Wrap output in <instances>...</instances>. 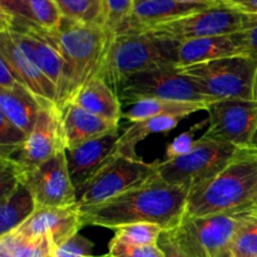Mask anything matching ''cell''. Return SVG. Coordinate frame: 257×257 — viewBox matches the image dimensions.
I'll list each match as a JSON object with an SVG mask.
<instances>
[{
	"label": "cell",
	"instance_id": "52a82bcc",
	"mask_svg": "<svg viewBox=\"0 0 257 257\" xmlns=\"http://www.w3.org/2000/svg\"><path fill=\"white\" fill-rule=\"evenodd\" d=\"M240 150L230 143L200 137L186 155L157 161L158 176L171 185L191 191L218 175Z\"/></svg>",
	"mask_w": 257,
	"mask_h": 257
},
{
	"label": "cell",
	"instance_id": "e0dca14e",
	"mask_svg": "<svg viewBox=\"0 0 257 257\" xmlns=\"http://www.w3.org/2000/svg\"><path fill=\"white\" fill-rule=\"evenodd\" d=\"M208 8L207 5L183 4L177 0H136L130 17L115 33H142L162 23Z\"/></svg>",
	"mask_w": 257,
	"mask_h": 257
},
{
	"label": "cell",
	"instance_id": "d6986e66",
	"mask_svg": "<svg viewBox=\"0 0 257 257\" xmlns=\"http://www.w3.org/2000/svg\"><path fill=\"white\" fill-rule=\"evenodd\" d=\"M62 117L65 150L118 131V124L92 114L74 103H69L63 108Z\"/></svg>",
	"mask_w": 257,
	"mask_h": 257
},
{
	"label": "cell",
	"instance_id": "7c38bea8",
	"mask_svg": "<svg viewBox=\"0 0 257 257\" xmlns=\"http://www.w3.org/2000/svg\"><path fill=\"white\" fill-rule=\"evenodd\" d=\"M208 124L201 137L230 143L238 148L252 147L257 132V100L223 99L208 103Z\"/></svg>",
	"mask_w": 257,
	"mask_h": 257
},
{
	"label": "cell",
	"instance_id": "e575fe53",
	"mask_svg": "<svg viewBox=\"0 0 257 257\" xmlns=\"http://www.w3.org/2000/svg\"><path fill=\"white\" fill-rule=\"evenodd\" d=\"M206 124H208L207 119L192 125L187 132L182 133V135H180L178 137H176L175 140L168 145L167 150H166V160H172V158L180 157V156H183L186 155V153L190 152L196 142L195 135L197 133L198 130L205 128Z\"/></svg>",
	"mask_w": 257,
	"mask_h": 257
},
{
	"label": "cell",
	"instance_id": "7bdbcfd3",
	"mask_svg": "<svg viewBox=\"0 0 257 257\" xmlns=\"http://www.w3.org/2000/svg\"><path fill=\"white\" fill-rule=\"evenodd\" d=\"M103 257H108V256H103Z\"/></svg>",
	"mask_w": 257,
	"mask_h": 257
},
{
	"label": "cell",
	"instance_id": "5bb4252c",
	"mask_svg": "<svg viewBox=\"0 0 257 257\" xmlns=\"http://www.w3.org/2000/svg\"><path fill=\"white\" fill-rule=\"evenodd\" d=\"M119 137V132L114 131L74 148L65 150L68 171L77 195L104 166L118 156Z\"/></svg>",
	"mask_w": 257,
	"mask_h": 257
},
{
	"label": "cell",
	"instance_id": "7a4b0ae2",
	"mask_svg": "<svg viewBox=\"0 0 257 257\" xmlns=\"http://www.w3.org/2000/svg\"><path fill=\"white\" fill-rule=\"evenodd\" d=\"M256 206L257 148L245 147L218 175L190 191L185 217L253 210Z\"/></svg>",
	"mask_w": 257,
	"mask_h": 257
},
{
	"label": "cell",
	"instance_id": "6da1fadb",
	"mask_svg": "<svg viewBox=\"0 0 257 257\" xmlns=\"http://www.w3.org/2000/svg\"><path fill=\"white\" fill-rule=\"evenodd\" d=\"M190 191L171 185L155 176L105 202L82 206L83 226H100L110 230L131 223H155L171 231L182 222Z\"/></svg>",
	"mask_w": 257,
	"mask_h": 257
},
{
	"label": "cell",
	"instance_id": "d4e9b609",
	"mask_svg": "<svg viewBox=\"0 0 257 257\" xmlns=\"http://www.w3.org/2000/svg\"><path fill=\"white\" fill-rule=\"evenodd\" d=\"M63 18L88 25L104 22V0H54Z\"/></svg>",
	"mask_w": 257,
	"mask_h": 257
},
{
	"label": "cell",
	"instance_id": "f1b7e54d",
	"mask_svg": "<svg viewBox=\"0 0 257 257\" xmlns=\"http://www.w3.org/2000/svg\"><path fill=\"white\" fill-rule=\"evenodd\" d=\"M136 0H104L103 28L114 35L130 17Z\"/></svg>",
	"mask_w": 257,
	"mask_h": 257
},
{
	"label": "cell",
	"instance_id": "603a6c76",
	"mask_svg": "<svg viewBox=\"0 0 257 257\" xmlns=\"http://www.w3.org/2000/svg\"><path fill=\"white\" fill-rule=\"evenodd\" d=\"M182 118L175 115H161L147 119L132 122V124L120 135L118 141L117 153L128 158H140L136 153V147L148 136L156 133H167L176 128Z\"/></svg>",
	"mask_w": 257,
	"mask_h": 257
},
{
	"label": "cell",
	"instance_id": "ac0fdd59",
	"mask_svg": "<svg viewBox=\"0 0 257 257\" xmlns=\"http://www.w3.org/2000/svg\"><path fill=\"white\" fill-rule=\"evenodd\" d=\"M235 55H243L237 32L227 35L190 39L181 42L178 45L177 67L183 68Z\"/></svg>",
	"mask_w": 257,
	"mask_h": 257
},
{
	"label": "cell",
	"instance_id": "4316f807",
	"mask_svg": "<svg viewBox=\"0 0 257 257\" xmlns=\"http://www.w3.org/2000/svg\"><path fill=\"white\" fill-rule=\"evenodd\" d=\"M5 237L9 240L14 257H54V247L45 237H24L15 231L5 235Z\"/></svg>",
	"mask_w": 257,
	"mask_h": 257
},
{
	"label": "cell",
	"instance_id": "7402d4cb",
	"mask_svg": "<svg viewBox=\"0 0 257 257\" xmlns=\"http://www.w3.org/2000/svg\"><path fill=\"white\" fill-rule=\"evenodd\" d=\"M207 105L205 103H187L146 98L131 103L125 112H123L122 118H125L130 122H137V120L161 117V115H175L183 119L193 113L206 110Z\"/></svg>",
	"mask_w": 257,
	"mask_h": 257
},
{
	"label": "cell",
	"instance_id": "277c9868",
	"mask_svg": "<svg viewBox=\"0 0 257 257\" xmlns=\"http://www.w3.org/2000/svg\"><path fill=\"white\" fill-rule=\"evenodd\" d=\"M180 42L151 33L113 35L99 75L117 93L128 77L146 70L177 65Z\"/></svg>",
	"mask_w": 257,
	"mask_h": 257
},
{
	"label": "cell",
	"instance_id": "8d00e7d4",
	"mask_svg": "<svg viewBox=\"0 0 257 257\" xmlns=\"http://www.w3.org/2000/svg\"><path fill=\"white\" fill-rule=\"evenodd\" d=\"M220 4L246 17H257V0H220Z\"/></svg>",
	"mask_w": 257,
	"mask_h": 257
},
{
	"label": "cell",
	"instance_id": "9a60e30c",
	"mask_svg": "<svg viewBox=\"0 0 257 257\" xmlns=\"http://www.w3.org/2000/svg\"><path fill=\"white\" fill-rule=\"evenodd\" d=\"M82 227L80 207L77 203L67 207L37 208L15 232L29 238L45 237L55 248L77 235Z\"/></svg>",
	"mask_w": 257,
	"mask_h": 257
},
{
	"label": "cell",
	"instance_id": "d590c367",
	"mask_svg": "<svg viewBox=\"0 0 257 257\" xmlns=\"http://www.w3.org/2000/svg\"><path fill=\"white\" fill-rule=\"evenodd\" d=\"M243 55L257 62V17H246L242 29L237 32Z\"/></svg>",
	"mask_w": 257,
	"mask_h": 257
},
{
	"label": "cell",
	"instance_id": "f35d334b",
	"mask_svg": "<svg viewBox=\"0 0 257 257\" xmlns=\"http://www.w3.org/2000/svg\"><path fill=\"white\" fill-rule=\"evenodd\" d=\"M19 79L4 58L0 57V89H9L19 84Z\"/></svg>",
	"mask_w": 257,
	"mask_h": 257
},
{
	"label": "cell",
	"instance_id": "5b68a950",
	"mask_svg": "<svg viewBox=\"0 0 257 257\" xmlns=\"http://www.w3.org/2000/svg\"><path fill=\"white\" fill-rule=\"evenodd\" d=\"M255 210L185 217L177 227L165 232L192 257H232L236 236Z\"/></svg>",
	"mask_w": 257,
	"mask_h": 257
},
{
	"label": "cell",
	"instance_id": "4fadbf2b",
	"mask_svg": "<svg viewBox=\"0 0 257 257\" xmlns=\"http://www.w3.org/2000/svg\"><path fill=\"white\" fill-rule=\"evenodd\" d=\"M20 182L28 188L37 208L67 207L78 203L65 152L20 176Z\"/></svg>",
	"mask_w": 257,
	"mask_h": 257
},
{
	"label": "cell",
	"instance_id": "484cf974",
	"mask_svg": "<svg viewBox=\"0 0 257 257\" xmlns=\"http://www.w3.org/2000/svg\"><path fill=\"white\" fill-rule=\"evenodd\" d=\"M163 228L155 223L140 222L120 226L114 230V240L132 246L158 245Z\"/></svg>",
	"mask_w": 257,
	"mask_h": 257
},
{
	"label": "cell",
	"instance_id": "b9f144b4",
	"mask_svg": "<svg viewBox=\"0 0 257 257\" xmlns=\"http://www.w3.org/2000/svg\"><path fill=\"white\" fill-rule=\"evenodd\" d=\"M255 99L257 100V83H256V90H255ZM252 147H256V148H257V132H256L255 137H253V141H252Z\"/></svg>",
	"mask_w": 257,
	"mask_h": 257
},
{
	"label": "cell",
	"instance_id": "f546056e",
	"mask_svg": "<svg viewBox=\"0 0 257 257\" xmlns=\"http://www.w3.org/2000/svg\"><path fill=\"white\" fill-rule=\"evenodd\" d=\"M35 23L45 32H54L59 27L62 14L54 0H30Z\"/></svg>",
	"mask_w": 257,
	"mask_h": 257
},
{
	"label": "cell",
	"instance_id": "ba28073f",
	"mask_svg": "<svg viewBox=\"0 0 257 257\" xmlns=\"http://www.w3.org/2000/svg\"><path fill=\"white\" fill-rule=\"evenodd\" d=\"M119 99L136 102L140 99H166L176 102L205 103L211 100L200 87L181 72L177 65L156 68L128 77L117 90Z\"/></svg>",
	"mask_w": 257,
	"mask_h": 257
},
{
	"label": "cell",
	"instance_id": "30bf717a",
	"mask_svg": "<svg viewBox=\"0 0 257 257\" xmlns=\"http://www.w3.org/2000/svg\"><path fill=\"white\" fill-rule=\"evenodd\" d=\"M157 175V161L148 163L141 158L118 155L80 190L78 205L82 207L105 202Z\"/></svg>",
	"mask_w": 257,
	"mask_h": 257
},
{
	"label": "cell",
	"instance_id": "d6a6232c",
	"mask_svg": "<svg viewBox=\"0 0 257 257\" xmlns=\"http://www.w3.org/2000/svg\"><path fill=\"white\" fill-rule=\"evenodd\" d=\"M108 257H166L160 245L132 246L112 238L108 245Z\"/></svg>",
	"mask_w": 257,
	"mask_h": 257
},
{
	"label": "cell",
	"instance_id": "ee69618b",
	"mask_svg": "<svg viewBox=\"0 0 257 257\" xmlns=\"http://www.w3.org/2000/svg\"><path fill=\"white\" fill-rule=\"evenodd\" d=\"M256 210H257V206H256Z\"/></svg>",
	"mask_w": 257,
	"mask_h": 257
},
{
	"label": "cell",
	"instance_id": "4dcf8cb0",
	"mask_svg": "<svg viewBox=\"0 0 257 257\" xmlns=\"http://www.w3.org/2000/svg\"><path fill=\"white\" fill-rule=\"evenodd\" d=\"M2 22H19L35 24L30 0H0Z\"/></svg>",
	"mask_w": 257,
	"mask_h": 257
},
{
	"label": "cell",
	"instance_id": "2e32d148",
	"mask_svg": "<svg viewBox=\"0 0 257 257\" xmlns=\"http://www.w3.org/2000/svg\"><path fill=\"white\" fill-rule=\"evenodd\" d=\"M0 57L4 58L12 67L19 82L34 93L43 103L58 105V90L55 85L20 49L7 30H0Z\"/></svg>",
	"mask_w": 257,
	"mask_h": 257
},
{
	"label": "cell",
	"instance_id": "836d02e7",
	"mask_svg": "<svg viewBox=\"0 0 257 257\" xmlns=\"http://www.w3.org/2000/svg\"><path fill=\"white\" fill-rule=\"evenodd\" d=\"M94 243L79 232L54 248V257H95Z\"/></svg>",
	"mask_w": 257,
	"mask_h": 257
},
{
	"label": "cell",
	"instance_id": "cb8c5ba5",
	"mask_svg": "<svg viewBox=\"0 0 257 257\" xmlns=\"http://www.w3.org/2000/svg\"><path fill=\"white\" fill-rule=\"evenodd\" d=\"M37 210V205L24 185L2 200L0 206V237L14 232Z\"/></svg>",
	"mask_w": 257,
	"mask_h": 257
},
{
	"label": "cell",
	"instance_id": "74e56055",
	"mask_svg": "<svg viewBox=\"0 0 257 257\" xmlns=\"http://www.w3.org/2000/svg\"><path fill=\"white\" fill-rule=\"evenodd\" d=\"M158 245H160V247L163 250L166 257H192L191 255H188L185 250H182V248L168 236V233L165 232V231H163V233L161 235Z\"/></svg>",
	"mask_w": 257,
	"mask_h": 257
},
{
	"label": "cell",
	"instance_id": "ffe728a7",
	"mask_svg": "<svg viewBox=\"0 0 257 257\" xmlns=\"http://www.w3.org/2000/svg\"><path fill=\"white\" fill-rule=\"evenodd\" d=\"M69 103L79 105L92 114L118 124L122 118L120 100L117 93L100 77L88 80L72 98Z\"/></svg>",
	"mask_w": 257,
	"mask_h": 257
},
{
	"label": "cell",
	"instance_id": "9c48e42d",
	"mask_svg": "<svg viewBox=\"0 0 257 257\" xmlns=\"http://www.w3.org/2000/svg\"><path fill=\"white\" fill-rule=\"evenodd\" d=\"M65 152L62 109L57 104L43 105L37 123L27 140L0 161L10 163L20 176Z\"/></svg>",
	"mask_w": 257,
	"mask_h": 257
},
{
	"label": "cell",
	"instance_id": "8992f818",
	"mask_svg": "<svg viewBox=\"0 0 257 257\" xmlns=\"http://www.w3.org/2000/svg\"><path fill=\"white\" fill-rule=\"evenodd\" d=\"M211 100L255 99L257 62L247 55L221 58L180 68Z\"/></svg>",
	"mask_w": 257,
	"mask_h": 257
},
{
	"label": "cell",
	"instance_id": "8fae6325",
	"mask_svg": "<svg viewBox=\"0 0 257 257\" xmlns=\"http://www.w3.org/2000/svg\"><path fill=\"white\" fill-rule=\"evenodd\" d=\"M245 19L246 15L222 4H216L158 24L142 33H151L181 43L198 38L233 34L242 29Z\"/></svg>",
	"mask_w": 257,
	"mask_h": 257
},
{
	"label": "cell",
	"instance_id": "ab89813d",
	"mask_svg": "<svg viewBox=\"0 0 257 257\" xmlns=\"http://www.w3.org/2000/svg\"><path fill=\"white\" fill-rule=\"evenodd\" d=\"M0 257H14L9 240L5 236L0 237Z\"/></svg>",
	"mask_w": 257,
	"mask_h": 257
},
{
	"label": "cell",
	"instance_id": "60d3db41",
	"mask_svg": "<svg viewBox=\"0 0 257 257\" xmlns=\"http://www.w3.org/2000/svg\"><path fill=\"white\" fill-rule=\"evenodd\" d=\"M177 2L183 3V4H193V5H211L220 4V0H177Z\"/></svg>",
	"mask_w": 257,
	"mask_h": 257
},
{
	"label": "cell",
	"instance_id": "44dd1931",
	"mask_svg": "<svg viewBox=\"0 0 257 257\" xmlns=\"http://www.w3.org/2000/svg\"><path fill=\"white\" fill-rule=\"evenodd\" d=\"M43 105L47 104L22 83L9 89H0V113L27 135L34 128Z\"/></svg>",
	"mask_w": 257,
	"mask_h": 257
},
{
	"label": "cell",
	"instance_id": "3957f363",
	"mask_svg": "<svg viewBox=\"0 0 257 257\" xmlns=\"http://www.w3.org/2000/svg\"><path fill=\"white\" fill-rule=\"evenodd\" d=\"M43 34L64 60V84L58 99L63 109L88 80L99 75L113 35L100 25L80 24L63 17L57 30H43Z\"/></svg>",
	"mask_w": 257,
	"mask_h": 257
},
{
	"label": "cell",
	"instance_id": "1f68e13d",
	"mask_svg": "<svg viewBox=\"0 0 257 257\" xmlns=\"http://www.w3.org/2000/svg\"><path fill=\"white\" fill-rule=\"evenodd\" d=\"M28 135L0 113V156L14 151L27 140Z\"/></svg>",
	"mask_w": 257,
	"mask_h": 257
},
{
	"label": "cell",
	"instance_id": "83f0119b",
	"mask_svg": "<svg viewBox=\"0 0 257 257\" xmlns=\"http://www.w3.org/2000/svg\"><path fill=\"white\" fill-rule=\"evenodd\" d=\"M232 257H257V210L238 231L232 246Z\"/></svg>",
	"mask_w": 257,
	"mask_h": 257
}]
</instances>
